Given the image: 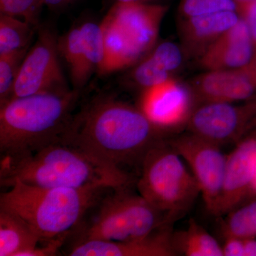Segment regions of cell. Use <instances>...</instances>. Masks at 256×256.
<instances>
[{
  "label": "cell",
  "mask_w": 256,
  "mask_h": 256,
  "mask_svg": "<svg viewBox=\"0 0 256 256\" xmlns=\"http://www.w3.org/2000/svg\"><path fill=\"white\" fill-rule=\"evenodd\" d=\"M228 10L237 11V5L234 0H181L180 5L182 18Z\"/></svg>",
  "instance_id": "cell-26"
},
{
  "label": "cell",
  "mask_w": 256,
  "mask_h": 256,
  "mask_svg": "<svg viewBox=\"0 0 256 256\" xmlns=\"http://www.w3.org/2000/svg\"><path fill=\"white\" fill-rule=\"evenodd\" d=\"M175 220L140 194H133L130 188L112 190L92 207L69 239L73 238V244L86 240H140L172 225Z\"/></svg>",
  "instance_id": "cell-5"
},
{
  "label": "cell",
  "mask_w": 256,
  "mask_h": 256,
  "mask_svg": "<svg viewBox=\"0 0 256 256\" xmlns=\"http://www.w3.org/2000/svg\"><path fill=\"white\" fill-rule=\"evenodd\" d=\"M252 190H254V194H256V169L255 176H254V184H252Z\"/></svg>",
  "instance_id": "cell-33"
},
{
  "label": "cell",
  "mask_w": 256,
  "mask_h": 256,
  "mask_svg": "<svg viewBox=\"0 0 256 256\" xmlns=\"http://www.w3.org/2000/svg\"><path fill=\"white\" fill-rule=\"evenodd\" d=\"M256 169V136L249 133L227 156L223 188L214 216H226L254 195Z\"/></svg>",
  "instance_id": "cell-12"
},
{
  "label": "cell",
  "mask_w": 256,
  "mask_h": 256,
  "mask_svg": "<svg viewBox=\"0 0 256 256\" xmlns=\"http://www.w3.org/2000/svg\"><path fill=\"white\" fill-rule=\"evenodd\" d=\"M80 90L48 92L12 99L0 106L1 159L34 154L63 142Z\"/></svg>",
  "instance_id": "cell-3"
},
{
  "label": "cell",
  "mask_w": 256,
  "mask_h": 256,
  "mask_svg": "<svg viewBox=\"0 0 256 256\" xmlns=\"http://www.w3.org/2000/svg\"><path fill=\"white\" fill-rule=\"evenodd\" d=\"M168 141L190 166L206 210L214 215L223 188L227 156L220 146L192 133Z\"/></svg>",
  "instance_id": "cell-9"
},
{
  "label": "cell",
  "mask_w": 256,
  "mask_h": 256,
  "mask_svg": "<svg viewBox=\"0 0 256 256\" xmlns=\"http://www.w3.org/2000/svg\"><path fill=\"white\" fill-rule=\"evenodd\" d=\"M249 133H250V134H255V136H256V124L255 126H254V128H252V131H250V132Z\"/></svg>",
  "instance_id": "cell-35"
},
{
  "label": "cell",
  "mask_w": 256,
  "mask_h": 256,
  "mask_svg": "<svg viewBox=\"0 0 256 256\" xmlns=\"http://www.w3.org/2000/svg\"><path fill=\"white\" fill-rule=\"evenodd\" d=\"M118 2L132 3V2H146L148 0H118Z\"/></svg>",
  "instance_id": "cell-32"
},
{
  "label": "cell",
  "mask_w": 256,
  "mask_h": 256,
  "mask_svg": "<svg viewBox=\"0 0 256 256\" xmlns=\"http://www.w3.org/2000/svg\"><path fill=\"white\" fill-rule=\"evenodd\" d=\"M236 5L244 4V3L250 1V0H234Z\"/></svg>",
  "instance_id": "cell-34"
},
{
  "label": "cell",
  "mask_w": 256,
  "mask_h": 256,
  "mask_svg": "<svg viewBox=\"0 0 256 256\" xmlns=\"http://www.w3.org/2000/svg\"><path fill=\"white\" fill-rule=\"evenodd\" d=\"M132 76L136 84L144 90L173 78L164 65L152 54L134 68Z\"/></svg>",
  "instance_id": "cell-24"
},
{
  "label": "cell",
  "mask_w": 256,
  "mask_h": 256,
  "mask_svg": "<svg viewBox=\"0 0 256 256\" xmlns=\"http://www.w3.org/2000/svg\"><path fill=\"white\" fill-rule=\"evenodd\" d=\"M240 20L237 11L232 10L182 18L178 30L184 53L200 58L208 46Z\"/></svg>",
  "instance_id": "cell-17"
},
{
  "label": "cell",
  "mask_w": 256,
  "mask_h": 256,
  "mask_svg": "<svg viewBox=\"0 0 256 256\" xmlns=\"http://www.w3.org/2000/svg\"><path fill=\"white\" fill-rule=\"evenodd\" d=\"M44 3L42 0H0L1 14L23 18L36 28Z\"/></svg>",
  "instance_id": "cell-25"
},
{
  "label": "cell",
  "mask_w": 256,
  "mask_h": 256,
  "mask_svg": "<svg viewBox=\"0 0 256 256\" xmlns=\"http://www.w3.org/2000/svg\"><path fill=\"white\" fill-rule=\"evenodd\" d=\"M254 48L246 23L240 18L198 58L205 70H240L252 66Z\"/></svg>",
  "instance_id": "cell-16"
},
{
  "label": "cell",
  "mask_w": 256,
  "mask_h": 256,
  "mask_svg": "<svg viewBox=\"0 0 256 256\" xmlns=\"http://www.w3.org/2000/svg\"><path fill=\"white\" fill-rule=\"evenodd\" d=\"M28 50L0 56V106L12 97L13 90L20 67Z\"/></svg>",
  "instance_id": "cell-23"
},
{
  "label": "cell",
  "mask_w": 256,
  "mask_h": 256,
  "mask_svg": "<svg viewBox=\"0 0 256 256\" xmlns=\"http://www.w3.org/2000/svg\"><path fill=\"white\" fill-rule=\"evenodd\" d=\"M168 6L146 2H118L107 14L143 57L156 46Z\"/></svg>",
  "instance_id": "cell-14"
},
{
  "label": "cell",
  "mask_w": 256,
  "mask_h": 256,
  "mask_svg": "<svg viewBox=\"0 0 256 256\" xmlns=\"http://www.w3.org/2000/svg\"><path fill=\"white\" fill-rule=\"evenodd\" d=\"M44 4L54 10H60L73 4L78 0H42Z\"/></svg>",
  "instance_id": "cell-30"
},
{
  "label": "cell",
  "mask_w": 256,
  "mask_h": 256,
  "mask_svg": "<svg viewBox=\"0 0 256 256\" xmlns=\"http://www.w3.org/2000/svg\"><path fill=\"white\" fill-rule=\"evenodd\" d=\"M165 133L140 107L97 98L76 112L63 142L127 171L126 166H140L150 150L165 140Z\"/></svg>",
  "instance_id": "cell-1"
},
{
  "label": "cell",
  "mask_w": 256,
  "mask_h": 256,
  "mask_svg": "<svg viewBox=\"0 0 256 256\" xmlns=\"http://www.w3.org/2000/svg\"><path fill=\"white\" fill-rule=\"evenodd\" d=\"M151 54L172 75L182 64L183 54L184 53L182 48H180L178 45L172 42H166L153 48Z\"/></svg>",
  "instance_id": "cell-27"
},
{
  "label": "cell",
  "mask_w": 256,
  "mask_h": 256,
  "mask_svg": "<svg viewBox=\"0 0 256 256\" xmlns=\"http://www.w3.org/2000/svg\"><path fill=\"white\" fill-rule=\"evenodd\" d=\"M195 104L188 87L171 78L144 90L140 108L153 124L166 132L186 126L196 108Z\"/></svg>",
  "instance_id": "cell-11"
},
{
  "label": "cell",
  "mask_w": 256,
  "mask_h": 256,
  "mask_svg": "<svg viewBox=\"0 0 256 256\" xmlns=\"http://www.w3.org/2000/svg\"><path fill=\"white\" fill-rule=\"evenodd\" d=\"M195 102L239 104L256 98V80L250 68L240 70H206L188 86Z\"/></svg>",
  "instance_id": "cell-13"
},
{
  "label": "cell",
  "mask_w": 256,
  "mask_h": 256,
  "mask_svg": "<svg viewBox=\"0 0 256 256\" xmlns=\"http://www.w3.org/2000/svg\"><path fill=\"white\" fill-rule=\"evenodd\" d=\"M250 68V67H249ZM252 70V72H254V76H255V78L256 80V65L255 66L252 67V68H250Z\"/></svg>",
  "instance_id": "cell-36"
},
{
  "label": "cell",
  "mask_w": 256,
  "mask_h": 256,
  "mask_svg": "<svg viewBox=\"0 0 256 256\" xmlns=\"http://www.w3.org/2000/svg\"><path fill=\"white\" fill-rule=\"evenodd\" d=\"M256 124V98L239 104L196 106L186 126L190 133L220 146L238 143Z\"/></svg>",
  "instance_id": "cell-8"
},
{
  "label": "cell",
  "mask_w": 256,
  "mask_h": 256,
  "mask_svg": "<svg viewBox=\"0 0 256 256\" xmlns=\"http://www.w3.org/2000/svg\"><path fill=\"white\" fill-rule=\"evenodd\" d=\"M172 225L140 240L124 242L86 240L75 242L69 248L72 256H174Z\"/></svg>",
  "instance_id": "cell-15"
},
{
  "label": "cell",
  "mask_w": 256,
  "mask_h": 256,
  "mask_svg": "<svg viewBox=\"0 0 256 256\" xmlns=\"http://www.w3.org/2000/svg\"><path fill=\"white\" fill-rule=\"evenodd\" d=\"M34 28L24 20L1 14L0 56L28 50L34 35Z\"/></svg>",
  "instance_id": "cell-21"
},
{
  "label": "cell",
  "mask_w": 256,
  "mask_h": 256,
  "mask_svg": "<svg viewBox=\"0 0 256 256\" xmlns=\"http://www.w3.org/2000/svg\"><path fill=\"white\" fill-rule=\"evenodd\" d=\"M237 12L240 18L246 23L254 48V60L250 68L256 65V0H250L244 4L237 5Z\"/></svg>",
  "instance_id": "cell-28"
},
{
  "label": "cell",
  "mask_w": 256,
  "mask_h": 256,
  "mask_svg": "<svg viewBox=\"0 0 256 256\" xmlns=\"http://www.w3.org/2000/svg\"><path fill=\"white\" fill-rule=\"evenodd\" d=\"M41 242L40 236L22 218L0 208V256H25Z\"/></svg>",
  "instance_id": "cell-18"
},
{
  "label": "cell",
  "mask_w": 256,
  "mask_h": 256,
  "mask_svg": "<svg viewBox=\"0 0 256 256\" xmlns=\"http://www.w3.org/2000/svg\"><path fill=\"white\" fill-rule=\"evenodd\" d=\"M60 56L68 66L73 89L82 90L94 72L100 73L105 60L101 24L87 22L70 30L58 40Z\"/></svg>",
  "instance_id": "cell-10"
},
{
  "label": "cell",
  "mask_w": 256,
  "mask_h": 256,
  "mask_svg": "<svg viewBox=\"0 0 256 256\" xmlns=\"http://www.w3.org/2000/svg\"><path fill=\"white\" fill-rule=\"evenodd\" d=\"M134 181L128 172L68 143L52 144L22 158L1 159L3 188L20 182L43 188L120 190L131 188Z\"/></svg>",
  "instance_id": "cell-2"
},
{
  "label": "cell",
  "mask_w": 256,
  "mask_h": 256,
  "mask_svg": "<svg viewBox=\"0 0 256 256\" xmlns=\"http://www.w3.org/2000/svg\"><path fill=\"white\" fill-rule=\"evenodd\" d=\"M245 256H256V238L244 240Z\"/></svg>",
  "instance_id": "cell-31"
},
{
  "label": "cell",
  "mask_w": 256,
  "mask_h": 256,
  "mask_svg": "<svg viewBox=\"0 0 256 256\" xmlns=\"http://www.w3.org/2000/svg\"><path fill=\"white\" fill-rule=\"evenodd\" d=\"M58 40L52 30H40L36 43L20 67L11 100L70 90L60 63Z\"/></svg>",
  "instance_id": "cell-7"
},
{
  "label": "cell",
  "mask_w": 256,
  "mask_h": 256,
  "mask_svg": "<svg viewBox=\"0 0 256 256\" xmlns=\"http://www.w3.org/2000/svg\"><path fill=\"white\" fill-rule=\"evenodd\" d=\"M184 162L165 139L144 156L136 183L141 196L175 220L186 213L201 194L196 178Z\"/></svg>",
  "instance_id": "cell-6"
},
{
  "label": "cell",
  "mask_w": 256,
  "mask_h": 256,
  "mask_svg": "<svg viewBox=\"0 0 256 256\" xmlns=\"http://www.w3.org/2000/svg\"><path fill=\"white\" fill-rule=\"evenodd\" d=\"M226 216L222 226L224 238H256V201L240 206Z\"/></svg>",
  "instance_id": "cell-22"
},
{
  "label": "cell",
  "mask_w": 256,
  "mask_h": 256,
  "mask_svg": "<svg viewBox=\"0 0 256 256\" xmlns=\"http://www.w3.org/2000/svg\"><path fill=\"white\" fill-rule=\"evenodd\" d=\"M0 195V208L22 218L42 242L70 236L109 188H43L16 182Z\"/></svg>",
  "instance_id": "cell-4"
},
{
  "label": "cell",
  "mask_w": 256,
  "mask_h": 256,
  "mask_svg": "<svg viewBox=\"0 0 256 256\" xmlns=\"http://www.w3.org/2000/svg\"><path fill=\"white\" fill-rule=\"evenodd\" d=\"M172 239L178 255L224 256L222 246L194 218L190 220L186 230L173 233Z\"/></svg>",
  "instance_id": "cell-20"
},
{
  "label": "cell",
  "mask_w": 256,
  "mask_h": 256,
  "mask_svg": "<svg viewBox=\"0 0 256 256\" xmlns=\"http://www.w3.org/2000/svg\"><path fill=\"white\" fill-rule=\"evenodd\" d=\"M100 24L104 31L105 60L99 74L108 75L138 63L142 56L118 26L108 16Z\"/></svg>",
  "instance_id": "cell-19"
},
{
  "label": "cell",
  "mask_w": 256,
  "mask_h": 256,
  "mask_svg": "<svg viewBox=\"0 0 256 256\" xmlns=\"http://www.w3.org/2000/svg\"><path fill=\"white\" fill-rule=\"evenodd\" d=\"M225 242L222 246L224 256H245L244 239L236 237H225Z\"/></svg>",
  "instance_id": "cell-29"
}]
</instances>
